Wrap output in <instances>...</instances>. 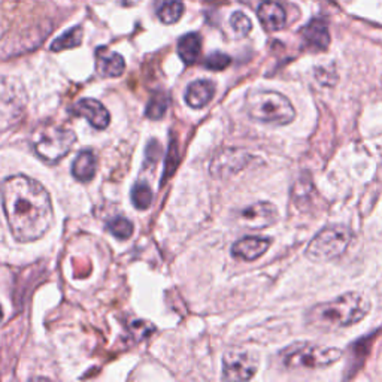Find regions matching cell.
<instances>
[{"mask_svg":"<svg viewBox=\"0 0 382 382\" xmlns=\"http://www.w3.org/2000/svg\"><path fill=\"white\" fill-rule=\"evenodd\" d=\"M0 196L12 236L19 242L42 238L54 221L53 203L41 182L25 175L6 178Z\"/></svg>","mask_w":382,"mask_h":382,"instance_id":"6da1fadb","label":"cell"},{"mask_svg":"<svg viewBox=\"0 0 382 382\" xmlns=\"http://www.w3.org/2000/svg\"><path fill=\"white\" fill-rule=\"evenodd\" d=\"M370 303L360 293H346L337 299L318 303L306 312L308 326L318 330H339L360 323L369 314Z\"/></svg>","mask_w":382,"mask_h":382,"instance_id":"7a4b0ae2","label":"cell"},{"mask_svg":"<svg viewBox=\"0 0 382 382\" xmlns=\"http://www.w3.org/2000/svg\"><path fill=\"white\" fill-rule=\"evenodd\" d=\"M247 114L258 123L286 126L296 118L291 102L281 93L256 90L248 93L245 99Z\"/></svg>","mask_w":382,"mask_h":382,"instance_id":"3957f363","label":"cell"},{"mask_svg":"<svg viewBox=\"0 0 382 382\" xmlns=\"http://www.w3.org/2000/svg\"><path fill=\"white\" fill-rule=\"evenodd\" d=\"M342 359V351L317 344H293L281 352V361L289 369H323Z\"/></svg>","mask_w":382,"mask_h":382,"instance_id":"277c9868","label":"cell"},{"mask_svg":"<svg viewBox=\"0 0 382 382\" xmlns=\"http://www.w3.org/2000/svg\"><path fill=\"white\" fill-rule=\"evenodd\" d=\"M76 136L72 130L56 124L39 127L33 135V148L47 164H56L72 150Z\"/></svg>","mask_w":382,"mask_h":382,"instance_id":"5b68a950","label":"cell"},{"mask_svg":"<svg viewBox=\"0 0 382 382\" xmlns=\"http://www.w3.org/2000/svg\"><path fill=\"white\" fill-rule=\"evenodd\" d=\"M352 232L346 225H328L318 232L306 248V257L312 262H330L341 257L351 244Z\"/></svg>","mask_w":382,"mask_h":382,"instance_id":"8992f818","label":"cell"},{"mask_svg":"<svg viewBox=\"0 0 382 382\" xmlns=\"http://www.w3.org/2000/svg\"><path fill=\"white\" fill-rule=\"evenodd\" d=\"M258 369V355L253 350L232 348L224 354L223 378L227 381H248Z\"/></svg>","mask_w":382,"mask_h":382,"instance_id":"52a82bcc","label":"cell"},{"mask_svg":"<svg viewBox=\"0 0 382 382\" xmlns=\"http://www.w3.org/2000/svg\"><path fill=\"white\" fill-rule=\"evenodd\" d=\"M254 160V155L244 150L229 148L218 153L211 161V173L216 178H229L248 168Z\"/></svg>","mask_w":382,"mask_h":382,"instance_id":"ba28073f","label":"cell"},{"mask_svg":"<svg viewBox=\"0 0 382 382\" xmlns=\"http://www.w3.org/2000/svg\"><path fill=\"white\" fill-rule=\"evenodd\" d=\"M278 221L276 206L269 202H257L239 212V224L247 229H266Z\"/></svg>","mask_w":382,"mask_h":382,"instance_id":"9c48e42d","label":"cell"},{"mask_svg":"<svg viewBox=\"0 0 382 382\" xmlns=\"http://www.w3.org/2000/svg\"><path fill=\"white\" fill-rule=\"evenodd\" d=\"M74 114L84 117L89 123L98 130H103L109 126L111 115L108 109L95 99H82L75 105Z\"/></svg>","mask_w":382,"mask_h":382,"instance_id":"30bf717a","label":"cell"},{"mask_svg":"<svg viewBox=\"0 0 382 382\" xmlns=\"http://www.w3.org/2000/svg\"><path fill=\"white\" fill-rule=\"evenodd\" d=\"M271 245L272 240L269 238L248 236L234 242L232 247V256L234 258L245 260V262H254L258 257H262Z\"/></svg>","mask_w":382,"mask_h":382,"instance_id":"8fae6325","label":"cell"},{"mask_svg":"<svg viewBox=\"0 0 382 382\" xmlns=\"http://www.w3.org/2000/svg\"><path fill=\"white\" fill-rule=\"evenodd\" d=\"M257 15L260 23H262L267 32L281 30L286 23V15L282 6L278 5L276 2H272V0H266V2L260 3Z\"/></svg>","mask_w":382,"mask_h":382,"instance_id":"7c38bea8","label":"cell"},{"mask_svg":"<svg viewBox=\"0 0 382 382\" xmlns=\"http://www.w3.org/2000/svg\"><path fill=\"white\" fill-rule=\"evenodd\" d=\"M95 66L98 72L105 78H117L121 76L126 69L124 58L117 53H112L106 48H99L95 54Z\"/></svg>","mask_w":382,"mask_h":382,"instance_id":"4fadbf2b","label":"cell"},{"mask_svg":"<svg viewBox=\"0 0 382 382\" xmlns=\"http://www.w3.org/2000/svg\"><path fill=\"white\" fill-rule=\"evenodd\" d=\"M215 94V84L210 80H197L188 85L186 91V102L188 106L201 109L210 103Z\"/></svg>","mask_w":382,"mask_h":382,"instance_id":"5bb4252c","label":"cell"},{"mask_svg":"<svg viewBox=\"0 0 382 382\" xmlns=\"http://www.w3.org/2000/svg\"><path fill=\"white\" fill-rule=\"evenodd\" d=\"M98 170V157L91 150H82L78 153L72 163V175L81 182H89L94 178Z\"/></svg>","mask_w":382,"mask_h":382,"instance_id":"9a60e30c","label":"cell"},{"mask_svg":"<svg viewBox=\"0 0 382 382\" xmlns=\"http://www.w3.org/2000/svg\"><path fill=\"white\" fill-rule=\"evenodd\" d=\"M303 39L311 48L314 49H326L330 43V34L327 24L323 20H312L305 29L302 30Z\"/></svg>","mask_w":382,"mask_h":382,"instance_id":"2e32d148","label":"cell"},{"mask_svg":"<svg viewBox=\"0 0 382 382\" xmlns=\"http://www.w3.org/2000/svg\"><path fill=\"white\" fill-rule=\"evenodd\" d=\"M202 38L199 33H188L178 42V54L186 65H193L201 56Z\"/></svg>","mask_w":382,"mask_h":382,"instance_id":"e0dca14e","label":"cell"},{"mask_svg":"<svg viewBox=\"0 0 382 382\" xmlns=\"http://www.w3.org/2000/svg\"><path fill=\"white\" fill-rule=\"evenodd\" d=\"M184 14V5L181 0H161L157 6V16L164 24L177 23Z\"/></svg>","mask_w":382,"mask_h":382,"instance_id":"ac0fdd59","label":"cell"},{"mask_svg":"<svg viewBox=\"0 0 382 382\" xmlns=\"http://www.w3.org/2000/svg\"><path fill=\"white\" fill-rule=\"evenodd\" d=\"M81 42H82V29L81 27H74L69 32L63 33L62 36H58L53 42V45H51V49L56 51V53H58V51L72 49V48L80 47Z\"/></svg>","mask_w":382,"mask_h":382,"instance_id":"d6986e66","label":"cell"},{"mask_svg":"<svg viewBox=\"0 0 382 382\" xmlns=\"http://www.w3.org/2000/svg\"><path fill=\"white\" fill-rule=\"evenodd\" d=\"M132 202L137 210H148L153 202V191L146 182H136L132 188Z\"/></svg>","mask_w":382,"mask_h":382,"instance_id":"ffe728a7","label":"cell"},{"mask_svg":"<svg viewBox=\"0 0 382 382\" xmlns=\"http://www.w3.org/2000/svg\"><path fill=\"white\" fill-rule=\"evenodd\" d=\"M108 230L111 234H114L117 239L124 240L133 234V224L132 221L124 218V216H117V218L108 223Z\"/></svg>","mask_w":382,"mask_h":382,"instance_id":"44dd1931","label":"cell"},{"mask_svg":"<svg viewBox=\"0 0 382 382\" xmlns=\"http://www.w3.org/2000/svg\"><path fill=\"white\" fill-rule=\"evenodd\" d=\"M168 105H169V100L166 95L161 93L154 94L148 103V106H146L145 115L151 120H160L164 114H166Z\"/></svg>","mask_w":382,"mask_h":382,"instance_id":"7402d4cb","label":"cell"},{"mask_svg":"<svg viewBox=\"0 0 382 382\" xmlns=\"http://www.w3.org/2000/svg\"><path fill=\"white\" fill-rule=\"evenodd\" d=\"M230 25L234 34L239 38H244L253 29V23L244 12H234L230 19Z\"/></svg>","mask_w":382,"mask_h":382,"instance_id":"603a6c76","label":"cell"},{"mask_svg":"<svg viewBox=\"0 0 382 382\" xmlns=\"http://www.w3.org/2000/svg\"><path fill=\"white\" fill-rule=\"evenodd\" d=\"M232 62V58L224 54V53H212L210 57L205 60V67L210 69V71H224Z\"/></svg>","mask_w":382,"mask_h":382,"instance_id":"cb8c5ba5","label":"cell"},{"mask_svg":"<svg viewBox=\"0 0 382 382\" xmlns=\"http://www.w3.org/2000/svg\"><path fill=\"white\" fill-rule=\"evenodd\" d=\"M3 319V311H2V306H0V321Z\"/></svg>","mask_w":382,"mask_h":382,"instance_id":"d4e9b609","label":"cell"}]
</instances>
